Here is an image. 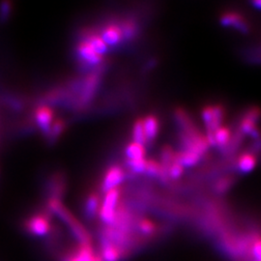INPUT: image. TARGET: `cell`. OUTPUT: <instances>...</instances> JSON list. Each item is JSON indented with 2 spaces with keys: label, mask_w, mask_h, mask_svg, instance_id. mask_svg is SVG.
Here are the masks:
<instances>
[{
  "label": "cell",
  "mask_w": 261,
  "mask_h": 261,
  "mask_svg": "<svg viewBox=\"0 0 261 261\" xmlns=\"http://www.w3.org/2000/svg\"><path fill=\"white\" fill-rule=\"evenodd\" d=\"M119 197L120 193L117 188L111 190L110 192L105 194L103 201L100 204V209L98 213L103 226H111L114 224L119 209Z\"/></svg>",
  "instance_id": "6da1fadb"
},
{
  "label": "cell",
  "mask_w": 261,
  "mask_h": 261,
  "mask_svg": "<svg viewBox=\"0 0 261 261\" xmlns=\"http://www.w3.org/2000/svg\"><path fill=\"white\" fill-rule=\"evenodd\" d=\"M261 118V110L257 107H251L243 114L240 122V132L243 135H249L253 138H259L257 123Z\"/></svg>",
  "instance_id": "7a4b0ae2"
},
{
  "label": "cell",
  "mask_w": 261,
  "mask_h": 261,
  "mask_svg": "<svg viewBox=\"0 0 261 261\" xmlns=\"http://www.w3.org/2000/svg\"><path fill=\"white\" fill-rule=\"evenodd\" d=\"M24 226L27 232L38 237L47 236L51 229L49 218L46 214H35L31 216L25 221Z\"/></svg>",
  "instance_id": "3957f363"
},
{
  "label": "cell",
  "mask_w": 261,
  "mask_h": 261,
  "mask_svg": "<svg viewBox=\"0 0 261 261\" xmlns=\"http://www.w3.org/2000/svg\"><path fill=\"white\" fill-rule=\"evenodd\" d=\"M220 22L224 27L235 28L243 33H248L250 31L249 21L242 14L236 11H227L224 13L220 18Z\"/></svg>",
  "instance_id": "277c9868"
},
{
  "label": "cell",
  "mask_w": 261,
  "mask_h": 261,
  "mask_svg": "<svg viewBox=\"0 0 261 261\" xmlns=\"http://www.w3.org/2000/svg\"><path fill=\"white\" fill-rule=\"evenodd\" d=\"M124 170L118 166H114L110 168L103 178L102 183V190L103 193H108L111 190L116 189L117 186L124 180Z\"/></svg>",
  "instance_id": "5b68a950"
},
{
  "label": "cell",
  "mask_w": 261,
  "mask_h": 261,
  "mask_svg": "<svg viewBox=\"0 0 261 261\" xmlns=\"http://www.w3.org/2000/svg\"><path fill=\"white\" fill-rule=\"evenodd\" d=\"M77 53L84 62L91 65H97L103 60V56L99 55L85 40L79 44Z\"/></svg>",
  "instance_id": "8992f818"
},
{
  "label": "cell",
  "mask_w": 261,
  "mask_h": 261,
  "mask_svg": "<svg viewBox=\"0 0 261 261\" xmlns=\"http://www.w3.org/2000/svg\"><path fill=\"white\" fill-rule=\"evenodd\" d=\"M54 118V112L47 107H40L35 112V120L40 129L44 133H47L50 130L51 122Z\"/></svg>",
  "instance_id": "52a82bcc"
},
{
  "label": "cell",
  "mask_w": 261,
  "mask_h": 261,
  "mask_svg": "<svg viewBox=\"0 0 261 261\" xmlns=\"http://www.w3.org/2000/svg\"><path fill=\"white\" fill-rule=\"evenodd\" d=\"M101 38L103 42L107 44V46H115L121 41L122 35L121 28L117 24H108L105 27L102 31Z\"/></svg>",
  "instance_id": "ba28073f"
},
{
  "label": "cell",
  "mask_w": 261,
  "mask_h": 261,
  "mask_svg": "<svg viewBox=\"0 0 261 261\" xmlns=\"http://www.w3.org/2000/svg\"><path fill=\"white\" fill-rule=\"evenodd\" d=\"M257 158L252 152H245L237 161V167L240 172L248 173L253 170V168L256 167Z\"/></svg>",
  "instance_id": "9c48e42d"
},
{
  "label": "cell",
  "mask_w": 261,
  "mask_h": 261,
  "mask_svg": "<svg viewBox=\"0 0 261 261\" xmlns=\"http://www.w3.org/2000/svg\"><path fill=\"white\" fill-rule=\"evenodd\" d=\"M231 140V130L226 126H221L214 133L215 146L224 148Z\"/></svg>",
  "instance_id": "30bf717a"
},
{
  "label": "cell",
  "mask_w": 261,
  "mask_h": 261,
  "mask_svg": "<svg viewBox=\"0 0 261 261\" xmlns=\"http://www.w3.org/2000/svg\"><path fill=\"white\" fill-rule=\"evenodd\" d=\"M142 124H143V129H144L146 140H154V139L156 138L157 134H158V119H157L155 116L148 115V116H146V117L142 120Z\"/></svg>",
  "instance_id": "8fae6325"
},
{
  "label": "cell",
  "mask_w": 261,
  "mask_h": 261,
  "mask_svg": "<svg viewBox=\"0 0 261 261\" xmlns=\"http://www.w3.org/2000/svg\"><path fill=\"white\" fill-rule=\"evenodd\" d=\"M200 158L201 155L190 150H184L175 157L176 161H178L183 167H193L199 162Z\"/></svg>",
  "instance_id": "7c38bea8"
},
{
  "label": "cell",
  "mask_w": 261,
  "mask_h": 261,
  "mask_svg": "<svg viewBox=\"0 0 261 261\" xmlns=\"http://www.w3.org/2000/svg\"><path fill=\"white\" fill-rule=\"evenodd\" d=\"M99 209H100V198L97 195H90L87 197L85 206H84L86 217L88 219H94L95 216L99 213Z\"/></svg>",
  "instance_id": "4fadbf2b"
},
{
  "label": "cell",
  "mask_w": 261,
  "mask_h": 261,
  "mask_svg": "<svg viewBox=\"0 0 261 261\" xmlns=\"http://www.w3.org/2000/svg\"><path fill=\"white\" fill-rule=\"evenodd\" d=\"M98 76L97 75H90L87 80L86 83L84 84V89H83V94H82V100L84 103L88 102L92 97H93L95 89L98 84Z\"/></svg>",
  "instance_id": "5bb4252c"
},
{
  "label": "cell",
  "mask_w": 261,
  "mask_h": 261,
  "mask_svg": "<svg viewBox=\"0 0 261 261\" xmlns=\"http://www.w3.org/2000/svg\"><path fill=\"white\" fill-rule=\"evenodd\" d=\"M85 41L101 56H103V54H106L107 50H108L107 44L103 42V39L101 38V36H99L98 34H95V33L88 34L86 36Z\"/></svg>",
  "instance_id": "9a60e30c"
},
{
  "label": "cell",
  "mask_w": 261,
  "mask_h": 261,
  "mask_svg": "<svg viewBox=\"0 0 261 261\" xmlns=\"http://www.w3.org/2000/svg\"><path fill=\"white\" fill-rule=\"evenodd\" d=\"M126 155L129 160H139L144 159L145 156V149L143 145L132 142L126 147Z\"/></svg>",
  "instance_id": "2e32d148"
},
{
  "label": "cell",
  "mask_w": 261,
  "mask_h": 261,
  "mask_svg": "<svg viewBox=\"0 0 261 261\" xmlns=\"http://www.w3.org/2000/svg\"><path fill=\"white\" fill-rule=\"evenodd\" d=\"M133 139H134V142L139 143V144H141V145H143L147 141L141 119L137 120L136 123H135V125H134V128H133Z\"/></svg>",
  "instance_id": "e0dca14e"
},
{
  "label": "cell",
  "mask_w": 261,
  "mask_h": 261,
  "mask_svg": "<svg viewBox=\"0 0 261 261\" xmlns=\"http://www.w3.org/2000/svg\"><path fill=\"white\" fill-rule=\"evenodd\" d=\"M184 171V167L176 161V159L174 158L173 163L171 164L170 168L168 169V175L173 179H177L183 174Z\"/></svg>",
  "instance_id": "ac0fdd59"
},
{
  "label": "cell",
  "mask_w": 261,
  "mask_h": 261,
  "mask_svg": "<svg viewBox=\"0 0 261 261\" xmlns=\"http://www.w3.org/2000/svg\"><path fill=\"white\" fill-rule=\"evenodd\" d=\"M147 161L145 159H139V160H129L128 165L130 169L135 172H144L146 168Z\"/></svg>",
  "instance_id": "d6986e66"
},
{
  "label": "cell",
  "mask_w": 261,
  "mask_h": 261,
  "mask_svg": "<svg viewBox=\"0 0 261 261\" xmlns=\"http://www.w3.org/2000/svg\"><path fill=\"white\" fill-rule=\"evenodd\" d=\"M150 176H157L162 173V168L155 161H147L145 171Z\"/></svg>",
  "instance_id": "ffe728a7"
},
{
  "label": "cell",
  "mask_w": 261,
  "mask_h": 261,
  "mask_svg": "<svg viewBox=\"0 0 261 261\" xmlns=\"http://www.w3.org/2000/svg\"><path fill=\"white\" fill-rule=\"evenodd\" d=\"M252 257L253 261H261V234L252 243Z\"/></svg>",
  "instance_id": "44dd1931"
},
{
  "label": "cell",
  "mask_w": 261,
  "mask_h": 261,
  "mask_svg": "<svg viewBox=\"0 0 261 261\" xmlns=\"http://www.w3.org/2000/svg\"><path fill=\"white\" fill-rule=\"evenodd\" d=\"M121 31L123 37L130 38L134 36L136 32V27L133 21H126L123 27H122Z\"/></svg>",
  "instance_id": "7402d4cb"
},
{
  "label": "cell",
  "mask_w": 261,
  "mask_h": 261,
  "mask_svg": "<svg viewBox=\"0 0 261 261\" xmlns=\"http://www.w3.org/2000/svg\"><path fill=\"white\" fill-rule=\"evenodd\" d=\"M63 127H64V124L61 120H57V121L50 127V130H49V135L51 137V139H56V137L63 130Z\"/></svg>",
  "instance_id": "603a6c76"
},
{
  "label": "cell",
  "mask_w": 261,
  "mask_h": 261,
  "mask_svg": "<svg viewBox=\"0 0 261 261\" xmlns=\"http://www.w3.org/2000/svg\"><path fill=\"white\" fill-rule=\"evenodd\" d=\"M232 185V179L230 178H226V179H223V180H220L219 183L217 184L216 189L218 192L220 193H224L225 192L229 187Z\"/></svg>",
  "instance_id": "cb8c5ba5"
},
{
  "label": "cell",
  "mask_w": 261,
  "mask_h": 261,
  "mask_svg": "<svg viewBox=\"0 0 261 261\" xmlns=\"http://www.w3.org/2000/svg\"><path fill=\"white\" fill-rule=\"evenodd\" d=\"M11 11V4L9 2H3L0 7V19L5 20L9 17Z\"/></svg>",
  "instance_id": "d4e9b609"
},
{
  "label": "cell",
  "mask_w": 261,
  "mask_h": 261,
  "mask_svg": "<svg viewBox=\"0 0 261 261\" xmlns=\"http://www.w3.org/2000/svg\"><path fill=\"white\" fill-rule=\"evenodd\" d=\"M252 5H253L255 8L261 9V1H253V2H252Z\"/></svg>",
  "instance_id": "484cf974"
}]
</instances>
